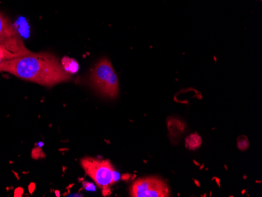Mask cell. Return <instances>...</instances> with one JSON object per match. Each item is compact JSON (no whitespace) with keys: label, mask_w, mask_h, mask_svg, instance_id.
Masks as SVG:
<instances>
[{"label":"cell","mask_w":262,"mask_h":197,"mask_svg":"<svg viewBox=\"0 0 262 197\" xmlns=\"http://www.w3.org/2000/svg\"><path fill=\"white\" fill-rule=\"evenodd\" d=\"M0 72L45 86H53L72 79L66 68L49 53L32 52L4 61L0 64Z\"/></svg>","instance_id":"6da1fadb"},{"label":"cell","mask_w":262,"mask_h":197,"mask_svg":"<svg viewBox=\"0 0 262 197\" xmlns=\"http://www.w3.org/2000/svg\"><path fill=\"white\" fill-rule=\"evenodd\" d=\"M89 83L100 95L114 98L119 95V80L110 60H101L90 75Z\"/></svg>","instance_id":"7a4b0ae2"},{"label":"cell","mask_w":262,"mask_h":197,"mask_svg":"<svg viewBox=\"0 0 262 197\" xmlns=\"http://www.w3.org/2000/svg\"><path fill=\"white\" fill-rule=\"evenodd\" d=\"M81 165L86 174L104 190H108L117 179V174L108 160L86 157L81 160Z\"/></svg>","instance_id":"3957f363"},{"label":"cell","mask_w":262,"mask_h":197,"mask_svg":"<svg viewBox=\"0 0 262 197\" xmlns=\"http://www.w3.org/2000/svg\"><path fill=\"white\" fill-rule=\"evenodd\" d=\"M0 46L17 56L32 54L22 40L15 26L0 12Z\"/></svg>","instance_id":"277c9868"},{"label":"cell","mask_w":262,"mask_h":197,"mask_svg":"<svg viewBox=\"0 0 262 197\" xmlns=\"http://www.w3.org/2000/svg\"><path fill=\"white\" fill-rule=\"evenodd\" d=\"M169 194L167 185L157 178L138 179L131 188V196L133 197H166Z\"/></svg>","instance_id":"5b68a950"},{"label":"cell","mask_w":262,"mask_h":197,"mask_svg":"<svg viewBox=\"0 0 262 197\" xmlns=\"http://www.w3.org/2000/svg\"><path fill=\"white\" fill-rule=\"evenodd\" d=\"M168 129L172 138H178L183 133L185 126L180 120L170 119L168 121Z\"/></svg>","instance_id":"8992f818"},{"label":"cell","mask_w":262,"mask_h":197,"mask_svg":"<svg viewBox=\"0 0 262 197\" xmlns=\"http://www.w3.org/2000/svg\"><path fill=\"white\" fill-rule=\"evenodd\" d=\"M201 143V138L196 134H192V135H189L185 141L187 148L191 150L197 149L200 146Z\"/></svg>","instance_id":"52a82bcc"},{"label":"cell","mask_w":262,"mask_h":197,"mask_svg":"<svg viewBox=\"0 0 262 197\" xmlns=\"http://www.w3.org/2000/svg\"><path fill=\"white\" fill-rule=\"evenodd\" d=\"M17 57H19V56L10 52V51H7L5 48L0 46V64L4 62V61L14 59V58Z\"/></svg>","instance_id":"ba28073f"},{"label":"cell","mask_w":262,"mask_h":197,"mask_svg":"<svg viewBox=\"0 0 262 197\" xmlns=\"http://www.w3.org/2000/svg\"><path fill=\"white\" fill-rule=\"evenodd\" d=\"M249 147V142L247 140V137L241 136L238 138V148L239 149L244 151V150L247 149Z\"/></svg>","instance_id":"9c48e42d"}]
</instances>
